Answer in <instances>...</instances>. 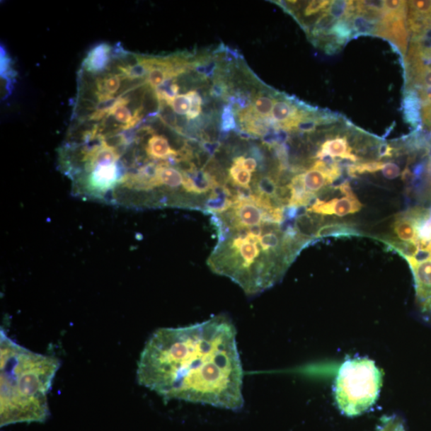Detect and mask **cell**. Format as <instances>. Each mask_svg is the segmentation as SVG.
Returning a JSON list of instances; mask_svg holds the SVG:
<instances>
[{"mask_svg":"<svg viewBox=\"0 0 431 431\" xmlns=\"http://www.w3.org/2000/svg\"><path fill=\"white\" fill-rule=\"evenodd\" d=\"M242 166L250 173L255 172L258 168V160L253 157L243 158Z\"/></svg>","mask_w":431,"mask_h":431,"instance_id":"25","label":"cell"},{"mask_svg":"<svg viewBox=\"0 0 431 431\" xmlns=\"http://www.w3.org/2000/svg\"><path fill=\"white\" fill-rule=\"evenodd\" d=\"M383 378V372L370 359L345 361L335 383V399L342 413L355 417L371 408L379 398Z\"/></svg>","mask_w":431,"mask_h":431,"instance_id":"3","label":"cell"},{"mask_svg":"<svg viewBox=\"0 0 431 431\" xmlns=\"http://www.w3.org/2000/svg\"><path fill=\"white\" fill-rule=\"evenodd\" d=\"M377 431H406L401 418L396 415L384 418Z\"/></svg>","mask_w":431,"mask_h":431,"instance_id":"19","label":"cell"},{"mask_svg":"<svg viewBox=\"0 0 431 431\" xmlns=\"http://www.w3.org/2000/svg\"><path fill=\"white\" fill-rule=\"evenodd\" d=\"M360 233L352 224L347 223H331L321 226L314 236V240L327 236H359Z\"/></svg>","mask_w":431,"mask_h":431,"instance_id":"10","label":"cell"},{"mask_svg":"<svg viewBox=\"0 0 431 431\" xmlns=\"http://www.w3.org/2000/svg\"><path fill=\"white\" fill-rule=\"evenodd\" d=\"M235 120V111L233 106L229 104L223 105L219 122V132H236L239 130Z\"/></svg>","mask_w":431,"mask_h":431,"instance_id":"15","label":"cell"},{"mask_svg":"<svg viewBox=\"0 0 431 431\" xmlns=\"http://www.w3.org/2000/svg\"><path fill=\"white\" fill-rule=\"evenodd\" d=\"M409 13L418 16H431V1H409Z\"/></svg>","mask_w":431,"mask_h":431,"instance_id":"21","label":"cell"},{"mask_svg":"<svg viewBox=\"0 0 431 431\" xmlns=\"http://www.w3.org/2000/svg\"><path fill=\"white\" fill-rule=\"evenodd\" d=\"M347 21L351 27L354 35H372L376 33L379 21H374L363 15L355 14Z\"/></svg>","mask_w":431,"mask_h":431,"instance_id":"14","label":"cell"},{"mask_svg":"<svg viewBox=\"0 0 431 431\" xmlns=\"http://www.w3.org/2000/svg\"><path fill=\"white\" fill-rule=\"evenodd\" d=\"M422 103L415 89H408L403 98V111L406 121L412 127L418 128L422 122Z\"/></svg>","mask_w":431,"mask_h":431,"instance_id":"9","label":"cell"},{"mask_svg":"<svg viewBox=\"0 0 431 431\" xmlns=\"http://www.w3.org/2000/svg\"><path fill=\"white\" fill-rule=\"evenodd\" d=\"M408 9L398 11H384L374 35L389 40L403 55L408 51L409 29L407 18Z\"/></svg>","mask_w":431,"mask_h":431,"instance_id":"4","label":"cell"},{"mask_svg":"<svg viewBox=\"0 0 431 431\" xmlns=\"http://www.w3.org/2000/svg\"><path fill=\"white\" fill-rule=\"evenodd\" d=\"M231 209H234L236 216L243 227L258 226L263 220L264 210L249 200L240 199Z\"/></svg>","mask_w":431,"mask_h":431,"instance_id":"8","label":"cell"},{"mask_svg":"<svg viewBox=\"0 0 431 431\" xmlns=\"http://www.w3.org/2000/svg\"><path fill=\"white\" fill-rule=\"evenodd\" d=\"M245 156H236L234 159V163L229 171V178L237 186L242 188H251L252 173L245 170L242 166V161Z\"/></svg>","mask_w":431,"mask_h":431,"instance_id":"11","label":"cell"},{"mask_svg":"<svg viewBox=\"0 0 431 431\" xmlns=\"http://www.w3.org/2000/svg\"><path fill=\"white\" fill-rule=\"evenodd\" d=\"M175 114L180 116L188 115L191 108V100L187 95H180L171 100L170 104Z\"/></svg>","mask_w":431,"mask_h":431,"instance_id":"18","label":"cell"},{"mask_svg":"<svg viewBox=\"0 0 431 431\" xmlns=\"http://www.w3.org/2000/svg\"><path fill=\"white\" fill-rule=\"evenodd\" d=\"M191 100V108L187 115V118L190 121L195 120L202 112L203 100L200 93L195 90H191L186 93Z\"/></svg>","mask_w":431,"mask_h":431,"instance_id":"17","label":"cell"},{"mask_svg":"<svg viewBox=\"0 0 431 431\" xmlns=\"http://www.w3.org/2000/svg\"><path fill=\"white\" fill-rule=\"evenodd\" d=\"M382 171L384 178L386 179H396L401 175V168L393 162H386L384 164Z\"/></svg>","mask_w":431,"mask_h":431,"instance_id":"22","label":"cell"},{"mask_svg":"<svg viewBox=\"0 0 431 431\" xmlns=\"http://www.w3.org/2000/svg\"><path fill=\"white\" fill-rule=\"evenodd\" d=\"M275 100L270 93H258L253 98L251 106L248 110L251 113L261 118L271 117Z\"/></svg>","mask_w":431,"mask_h":431,"instance_id":"12","label":"cell"},{"mask_svg":"<svg viewBox=\"0 0 431 431\" xmlns=\"http://www.w3.org/2000/svg\"><path fill=\"white\" fill-rule=\"evenodd\" d=\"M130 103L129 100L125 97L117 98V101L114 108L109 111V115L125 127V130L133 129L134 115L131 114L130 110L127 108Z\"/></svg>","mask_w":431,"mask_h":431,"instance_id":"13","label":"cell"},{"mask_svg":"<svg viewBox=\"0 0 431 431\" xmlns=\"http://www.w3.org/2000/svg\"><path fill=\"white\" fill-rule=\"evenodd\" d=\"M59 360L35 353L0 333V423H43Z\"/></svg>","mask_w":431,"mask_h":431,"instance_id":"2","label":"cell"},{"mask_svg":"<svg viewBox=\"0 0 431 431\" xmlns=\"http://www.w3.org/2000/svg\"><path fill=\"white\" fill-rule=\"evenodd\" d=\"M384 162L378 161H369L362 162V163L354 164L348 166L347 173L349 176L355 178L359 174L366 173H377L382 171Z\"/></svg>","mask_w":431,"mask_h":431,"instance_id":"16","label":"cell"},{"mask_svg":"<svg viewBox=\"0 0 431 431\" xmlns=\"http://www.w3.org/2000/svg\"><path fill=\"white\" fill-rule=\"evenodd\" d=\"M137 381L166 401L179 399L240 410L243 367L234 324L224 316L178 328H161L140 356Z\"/></svg>","mask_w":431,"mask_h":431,"instance_id":"1","label":"cell"},{"mask_svg":"<svg viewBox=\"0 0 431 431\" xmlns=\"http://www.w3.org/2000/svg\"><path fill=\"white\" fill-rule=\"evenodd\" d=\"M111 51L112 48L105 43L93 47L87 54L82 69L95 74L104 71L110 64Z\"/></svg>","mask_w":431,"mask_h":431,"instance_id":"7","label":"cell"},{"mask_svg":"<svg viewBox=\"0 0 431 431\" xmlns=\"http://www.w3.org/2000/svg\"><path fill=\"white\" fill-rule=\"evenodd\" d=\"M337 189L345 197L333 198L330 201H323L320 198H316V201L307 209V212L322 216L345 217L355 214L363 207L347 182L340 184Z\"/></svg>","mask_w":431,"mask_h":431,"instance_id":"5","label":"cell"},{"mask_svg":"<svg viewBox=\"0 0 431 431\" xmlns=\"http://www.w3.org/2000/svg\"><path fill=\"white\" fill-rule=\"evenodd\" d=\"M418 95L421 100V103H431V87L427 88L418 89Z\"/></svg>","mask_w":431,"mask_h":431,"instance_id":"26","label":"cell"},{"mask_svg":"<svg viewBox=\"0 0 431 431\" xmlns=\"http://www.w3.org/2000/svg\"><path fill=\"white\" fill-rule=\"evenodd\" d=\"M332 1L328 0H314L305 8L304 14L306 17L314 16L320 12H326Z\"/></svg>","mask_w":431,"mask_h":431,"instance_id":"20","label":"cell"},{"mask_svg":"<svg viewBox=\"0 0 431 431\" xmlns=\"http://www.w3.org/2000/svg\"><path fill=\"white\" fill-rule=\"evenodd\" d=\"M395 149L392 148L389 143H380L377 148L379 159L393 157Z\"/></svg>","mask_w":431,"mask_h":431,"instance_id":"23","label":"cell"},{"mask_svg":"<svg viewBox=\"0 0 431 431\" xmlns=\"http://www.w3.org/2000/svg\"><path fill=\"white\" fill-rule=\"evenodd\" d=\"M421 117L423 124L431 129V103L422 104Z\"/></svg>","mask_w":431,"mask_h":431,"instance_id":"24","label":"cell"},{"mask_svg":"<svg viewBox=\"0 0 431 431\" xmlns=\"http://www.w3.org/2000/svg\"><path fill=\"white\" fill-rule=\"evenodd\" d=\"M323 156H328L333 159L340 158L353 162L360 160L358 156L352 154V149L349 146L347 139L340 137L328 139L322 144L321 151L317 152L316 158L320 159Z\"/></svg>","mask_w":431,"mask_h":431,"instance_id":"6","label":"cell"}]
</instances>
